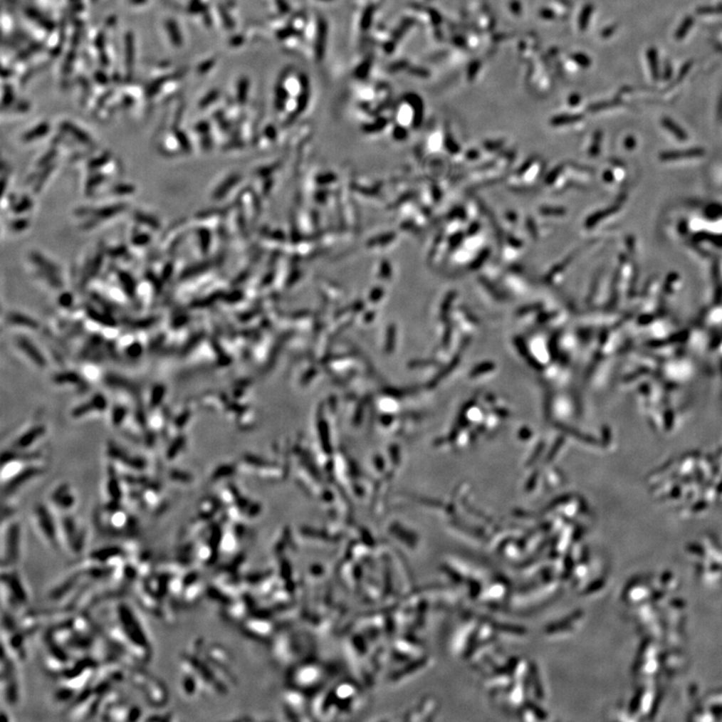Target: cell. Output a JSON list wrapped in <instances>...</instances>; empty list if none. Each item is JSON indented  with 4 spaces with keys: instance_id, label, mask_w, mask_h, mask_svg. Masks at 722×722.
Masks as SVG:
<instances>
[{
    "instance_id": "8992f818",
    "label": "cell",
    "mask_w": 722,
    "mask_h": 722,
    "mask_svg": "<svg viewBox=\"0 0 722 722\" xmlns=\"http://www.w3.org/2000/svg\"><path fill=\"white\" fill-rule=\"evenodd\" d=\"M17 663L4 652L1 658V699L2 704L16 706L21 697V680L17 671Z\"/></svg>"
},
{
    "instance_id": "277c9868",
    "label": "cell",
    "mask_w": 722,
    "mask_h": 722,
    "mask_svg": "<svg viewBox=\"0 0 722 722\" xmlns=\"http://www.w3.org/2000/svg\"><path fill=\"white\" fill-rule=\"evenodd\" d=\"M23 551V531L21 522L7 516L1 525V569L17 568Z\"/></svg>"
},
{
    "instance_id": "52a82bcc",
    "label": "cell",
    "mask_w": 722,
    "mask_h": 722,
    "mask_svg": "<svg viewBox=\"0 0 722 722\" xmlns=\"http://www.w3.org/2000/svg\"><path fill=\"white\" fill-rule=\"evenodd\" d=\"M135 684H137L140 689L142 690V695L151 703L159 704V702L166 701V689L159 680L155 677H148L144 675H137L134 679Z\"/></svg>"
},
{
    "instance_id": "ba28073f",
    "label": "cell",
    "mask_w": 722,
    "mask_h": 722,
    "mask_svg": "<svg viewBox=\"0 0 722 722\" xmlns=\"http://www.w3.org/2000/svg\"><path fill=\"white\" fill-rule=\"evenodd\" d=\"M130 520H131V518L126 513L120 510H115L110 511V517L105 518L103 525L105 528H109L110 532L120 533L127 531V528H131Z\"/></svg>"
},
{
    "instance_id": "7a4b0ae2",
    "label": "cell",
    "mask_w": 722,
    "mask_h": 722,
    "mask_svg": "<svg viewBox=\"0 0 722 722\" xmlns=\"http://www.w3.org/2000/svg\"><path fill=\"white\" fill-rule=\"evenodd\" d=\"M56 519L61 550L71 557L80 556L87 550L90 541L87 524L71 513L61 515Z\"/></svg>"
},
{
    "instance_id": "30bf717a",
    "label": "cell",
    "mask_w": 722,
    "mask_h": 722,
    "mask_svg": "<svg viewBox=\"0 0 722 722\" xmlns=\"http://www.w3.org/2000/svg\"><path fill=\"white\" fill-rule=\"evenodd\" d=\"M648 61H649V63H650V65H652V71H653V73H653V77H654L655 78H656L657 73H657V65H656V63H657L656 51H655L654 50H650L649 51H648Z\"/></svg>"
},
{
    "instance_id": "6da1fadb",
    "label": "cell",
    "mask_w": 722,
    "mask_h": 722,
    "mask_svg": "<svg viewBox=\"0 0 722 722\" xmlns=\"http://www.w3.org/2000/svg\"><path fill=\"white\" fill-rule=\"evenodd\" d=\"M109 616L113 624L109 625V635L112 640L122 648L129 647L132 655L142 662L151 659L152 645L148 633L134 609L126 603H117Z\"/></svg>"
},
{
    "instance_id": "3957f363",
    "label": "cell",
    "mask_w": 722,
    "mask_h": 722,
    "mask_svg": "<svg viewBox=\"0 0 722 722\" xmlns=\"http://www.w3.org/2000/svg\"><path fill=\"white\" fill-rule=\"evenodd\" d=\"M2 610L16 613L28 605L29 592L17 568L1 569Z\"/></svg>"
},
{
    "instance_id": "8fae6325",
    "label": "cell",
    "mask_w": 722,
    "mask_h": 722,
    "mask_svg": "<svg viewBox=\"0 0 722 722\" xmlns=\"http://www.w3.org/2000/svg\"><path fill=\"white\" fill-rule=\"evenodd\" d=\"M691 26H692V19H689H689H685L684 26H682L681 28L679 29V33H677V38H684L685 34H686L687 29H689Z\"/></svg>"
},
{
    "instance_id": "9c48e42d",
    "label": "cell",
    "mask_w": 722,
    "mask_h": 722,
    "mask_svg": "<svg viewBox=\"0 0 722 722\" xmlns=\"http://www.w3.org/2000/svg\"><path fill=\"white\" fill-rule=\"evenodd\" d=\"M173 719H174L173 714H172L171 712H169V713H168V712H166V713L153 714V716H151L147 717V718H145V721H173Z\"/></svg>"
},
{
    "instance_id": "5b68a950",
    "label": "cell",
    "mask_w": 722,
    "mask_h": 722,
    "mask_svg": "<svg viewBox=\"0 0 722 722\" xmlns=\"http://www.w3.org/2000/svg\"><path fill=\"white\" fill-rule=\"evenodd\" d=\"M31 525L34 534L48 549L61 550L58 539V519L48 506L38 505L31 512Z\"/></svg>"
}]
</instances>
